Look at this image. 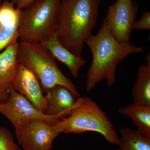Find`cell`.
Returning <instances> with one entry per match:
<instances>
[{
	"label": "cell",
	"mask_w": 150,
	"mask_h": 150,
	"mask_svg": "<svg viewBox=\"0 0 150 150\" xmlns=\"http://www.w3.org/2000/svg\"><path fill=\"white\" fill-rule=\"evenodd\" d=\"M92 54V62L86 74V91H91L105 79L109 87L115 83V71L123 59L132 54L143 53L141 46L123 43L115 39L106 22L96 35L92 34L85 41Z\"/></svg>",
	"instance_id": "1"
},
{
	"label": "cell",
	"mask_w": 150,
	"mask_h": 150,
	"mask_svg": "<svg viewBox=\"0 0 150 150\" xmlns=\"http://www.w3.org/2000/svg\"><path fill=\"white\" fill-rule=\"evenodd\" d=\"M100 0H62L56 33L62 45L81 56L85 41L92 34Z\"/></svg>",
	"instance_id": "2"
},
{
	"label": "cell",
	"mask_w": 150,
	"mask_h": 150,
	"mask_svg": "<svg viewBox=\"0 0 150 150\" xmlns=\"http://www.w3.org/2000/svg\"><path fill=\"white\" fill-rule=\"evenodd\" d=\"M59 134L96 132L112 144L118 145V136L113 124L97 104L87 97L78 98L69 114L54 124Z\"/></svg>",
	"instance_id": "3"
},
{
	"label": "cell",
	"mask_w": 150,
	"mask_h": 150,
	"mask_svg": "<svg viewBox=\"0 0 150 150\" xmlns=\"http://www.w3.org/2000/svg\"><path fill=\"white\" fill-rule=\"evenodd\" d=\"M18 59L37 78L43 91L46 92L55 86H62L77 97H81L74 84L62 73L56 60L41 43L19 42Z\"/></svg>",
	"instance_id": "4"
},
{
	"label": "cell",
	"mask_w": 150,
	"mask_h": 150,
	"mask_svg": "<svg viewBox=\"0 0 150 150\" xmlns=\"http://www.w3.org/2000/svg\"><path fill=\"white\" fill-rule=\"evenodd\" d=\"M62 0H36L22 10L21 41L41 43L56 32Z\"/></svg>",
	"instance_id": "5"
},
{
	"label": "cell",
	"mask_w": 150,
	"mask_h": 150,
	"mask_svg": "<svg viewBox=\"0 0 150 150\" xmlns=\"http://www.w3.org/2000/svg\"><path fill=\"white\" fill-rule=\"evenodd\" d=\"M14 129L19 144L24 150H51L60 134L54 124L39 118H26Z\"/></svg>",
	"instance_id": "6"
},
{
	"label": "cell",
	"mask_w": 150,
	"mask_h": 150,
	"mask_svg": "<svg viewBox=\"0 0 150 150\" xmlns=\"http://www.w3.org/2000/svg\"><path fill=\"white\" fill-rule=\"evenodd\" d=\"M138 9L134 0H117L109 6L104 21L111 35L119 42H130Z\"/></svg>",
	"instance_id": "7"
},
{
	"label": "cell",
	"mask_w": 150,
	"mask_h": 150,
	"mask_svg": "<svg viewBox=\"0 0 150 150\" xmlns=\"http://www.w3.org/2000/svg\"><path fill=\"white\" fill-rule=\"evenodd\" d=\"M0 113L8 119L14 128L28 118L44 119L54 124L61 120L56 116H50L39 111L25 97L16 91L11 86L8 99L0 103Z\"/></svg>",
	"instance_id": "8"
},
{
	"label": "cell",
	"mask_w": 150,
	"mask_h": 150,
	"mask_svg": "<svg viewBox=\"0 0 150 150\" xmlns=\"http://www.w3.org/2000/svg\"><path fill=\"white\" fill-rule=\"evenodd\" d=\"M11 86L29 100L40 112L45 113L47 107L46 97L40 81L30 71L19 63Z\"/></svg>",
	"instance_id": "9"
},
{
	"label": "cell",
	"mask_w": 150,
	"mask_h": 150,
	"mask_svg": "<svg viewBox=\"0 0 150 150\" xmlns=\"http://www.w3.org/2000/svg\"><path fill=\"white\" fill-rule=\"evenodd\" d=\"M21 12L11 2L3 1L0 7V53L18 41Z\"/></svg>",
	"instance_id": "10"
},
{
	"label": "cell",
	"mask_w": 150,
	"mask_h": 150,
	"mask_svg": "<svg viewBox=\"0 0 150 150\" xmlns=\"http://www.w3.org/2000/svg\"><path fill=\"white\" fill-rule=\"evenodd\" d=\"M47 107L45 114L60 119L67 117L74 107L77 97L69 89L57 85L46 92Z\"/></svg>",
	"instance_id": "11"
},
{
	"label": "cell",
	"mask_w": 150,
	"mask_h": 150,
	"mask_svg": "<svg viewBox=\"0 0 150 150\" xmlns=\"http://www.w3.org/2000/svg\"><path fill=\"white\" fill-rule=\"evenodd\" d=\"M41 43L50 52L55 60L67 66L74 78L78 77L80 69L86 64V60L63 46L55 32Z\"/></svg>",
	"instance_id": "12"
},
{
	"label": "cell",
	"mask_w": 150,
	"mask_h": 150,
	"mask_svg": "<svg viewBox=\"0 0 150 150\" xmlns=\"http://www.w3.org/2000/svg\"><path fill=\"white\" fill-rule=\"evenodd\" d=\"M18 48V41L0 53V91L8 94L19 64Z\"/></svg>",
	"instance_id": "13"
},
{
	"label": "cell",
	"mask_w": 150,
	"mask_h": 150,
	"mask_svg": "<svg viewBox=\"0 0 150 150\" xmlns=\"http://www.w3.org/2000/svg\"><path fill=\"white\" fill-rule=\"evenodd\" d=\"M121 115L131 118L133 125L137 127V132L147 138H150V105L139 102H134L118 109Z\"/></svg>",
	"instance_id": "14"
},
{
	"label": "cell",
	"mask_w": 150,
	"mask_h": 150,
	"mask_svg": "<svg viewBox=\"0 0 150 150\" xmlns=\"http://www.w3.org/2000/svg\"><path fill=\"white\" fill-rule=\"evenodd\" d=\"M146 65H141L137 70V77L132 89L134 102L150 105V56L146 58Z\"/></svg>",
	"instance_id": "15"
},
{
	"label": "cell",
	"mask_w": 150,
	"mask_h": 150,
	"mask_svg": "<svg viewBox=\"0 0 150 150\" xmlns=\"http://www.w3.org/2000/svg\"><path fill=\"white\" fill-rule=\"evenodd\" d=\"M119 134L116 150H150V138L144 137L137 131L123 127L119 130Z\"/></svg>",
	"instance_id": "16"
},
{
	"label": "cell",
	"mask_w": 150,
	"mask_h": 150,
	"mask_svg": "<svg viewBox=\"0 0 150 150\" xmlns=\"http://www.w3.org/2000/svg\"><path fill=\"white\" fill-rule=\"evenodd\" d=\"M0 150H21L15 142L11 132L3 126H0Z\"/></svg>",
	"instance_id": "17"
},
{
	"label": "cell",
	"mask_w": 150,
	"mask_h": 150,
	"mask_svg": "<svg viewBox=\"0 0 150 150\" xmlns=\"http://www.w3.org/2000/svg\"><path fill=\"white\" fill-rule=\"evenodd\" d=\"M138 30H150V12L146 11L142 14L140 19L136 21L134 25V29Z\"/></svg>",
	"instance_id": "18"
},
{
	"label": "cell",
	"mask_w": 150,
	"mask_h": 150,
	"mask_svg": "<svg viewBox=\"0 0 150 150\" xmlns=\"http://www.w3.org/2000/svg\"><path fill=\"white\" fill-rule=\"evenodd\" d=\"M4 1H9L13 3L17 8L23 10L36 0H4Z\"/></svg>",
	"instance_id": "19"
},
{
	"label": "cell",
	"mask_w": 150,
	"mask_h": 150,
	"mask_svg": "<svg viewBox=\"0 0 150 150\" xmlns=\"http://www.w3.org/2000/svg\"><path fill=\"white\" fill-rule=\"evenodd\" d=\"M9 94L3 93L0 91V103L6 102L8 99Z\"/></svg>",
	"instance_id": "20"
},
{
	"label": "cell",
	"mask_w": 150,
	"mask_h": 150,
	"mask_svg": "<svg viewBox=\"0 0 150 150\" xmlns=\"http://www.w3.org/2000/svg\"><path fill=\"white\" fill-rule=\"evenodd\" d=\"M3 1H4V0H0V7H1V6L2 4Z\"/></svg>",
	"instance_id": "21"
}]
</instances>
